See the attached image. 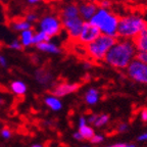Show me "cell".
Here are the masks:
<instances>
[{"label": "cell", "instance_id": "6da1fadb", "mask_svg": "<svg viewBox=\"0 0 147 147\" xmlns=\"http://www.w3.org/2000/svg\"><path fill=\"white\" fill-rule=\"evenodd\" d=\"M136 54L137 49L133 40L117 39L104 57V61L113 69L125 71L136 58Z\"/></svg>", "mask_w": 147, "mask_h": 147}, {"label": "cell", "instance_id": "7a4b0ae2", "mask_svg": "<svg viewBox=\"0 0 147 147\" xmlns=\"http://www.w3.org/2000/svg\"><path fill=\"white\" fill-rule=\"evenodd\" d=\"M145 28H147V22L140 14L132 13L119 18L117 39L134 40Z\"/></svg>", "mask_w": 147, "mask_h": 147}, {"label": "cell", "instance_id": "3957f363", "mask_svg": "<svg viewBox=\"0 0 147 147\" xmlns=\"http://www.w3.org/2000/svg\"><path fill=\"white\" fill-rule=\"evenodd\" d=\"M119 21V16L111 11L110 9H104L98 7L96 13L90 20L89 23L95 26L102 35L117 38Z\"/></svg>", "mask_w": 147, "mask_h": 147}, {"label": "cell", "instance_id": "277c9868", "mask_svg": "<svg viewBox=\"0 0 147 147\" xmlns=\"http://www.w3.org/2000/svg\"><path fill=\"white\" fill-rule=\"evenodd\" d=\"M117 39V38L101 34L96 40L85 46V51L88 56L93 60H96V61L104 60V57L115 43Z\"/></svg>", "mask_w": 147, "mask_h": 147}, {"label": "cell", "instance_id": "5b68a950", "mask_svg": "<svg viewBox=\"0 0 147 147\" xmlns=\"http://www.w3.org/2000/svg\"><path fill=\"white\" fill-rule=\"evenodd\" d=\"M40 31L45 33L49 38L57 36L62 30L61 20L58 16H53V14H48L45 16L40 20L39 23Z\"/></svg>", "mask_w": 147, "mask_h": 147}, {"label": "cell", "instance_id": "8992f818", "mask_svg": "<svg viewBox=\"0 0 147 147\" xmlns=\"http://www.w3.org/2000/svg\"><path fill=\"white\" fill-rule=\"evenodd\" d=\"M126 75L132 81L147 85V65L138 59H134L126 69Z\"/></svg>", "mask_w": 147, "mask_h": 147}, {"label": "cell", "instance_id": "52a82bcc", "mask_svg": "<svg viewBox=\"0 0 147 147\" xmlns=\"http://www.w3.org/2000/svg\"><path fill=\"white\" fill-rule=\"evenodd\" d=\"M100 35V31L95 26L91 25L89 22H84V25H83V28L81 30V33L79 35L77 41L81 45L87 46L88 44L96 40Z\"/></svg>", "mask_w": 147, "mask_h": 147}, {"label": "cell", "instance_id": "ba28073f", "mask_svg": "<svg viewBox=\"0 0 147 147\" xmlns=\"http://www.w3.org/2000/svg\"><path fill=\"white\" fill-rule=\"evenodd\" d=\"M61 24L62 28L67 31V35L71 39L77 40L84 25V21L80 16L74 18H61Z\"/></svg>", "mask_w": 147, "mask_h": 147}, {"label": "cell", "instance_id": "9c48e42d", "mask_svg": "<svg viewBox=\"0 0 147 147\" xmlns=\"http://www.w3.org/2000/svg\"><path fill=\"white\" fill-rule=\"evenodd\" d=\"M79 88H80V84H77V83H60L54 87L51 95L55 97H64L77 92Z\"/></svg>", "mask_w": 147, "mask_h": 147}, {"label": "cell", "instance_id": "30bf717a", "mask_svg": "<svg viewBox=\"0 0 147 147\" xmlns=\"http://www.w3.org/2000/svg\"><path fill=\"white\" fill-rule=\"evenodd\" d=\"M78 6L80 18L84 22H90V20L93 18V16L96 13L97 9H98V5L90 2H83Z\"/></svg>", "mask_w": 147, "mask_h": 147}, {"label": "cell", "instance_id": "8fae6325", "mask_svg": "<svg viewBox=\"0 0 147 147\" xmlns=\"http://www.w3.org/2000/svg\"><path fill=\"white\" fill-rule=\"evenodd\" d=\"M133 41L135 43L137 52L138 51L147 52V28H145Z\"/></svg>", "mask_w": 147, "mask_h": 147}, {"label": "cell", "instance_id": "7c38bea8", "mask_svg": "<svg viewBox=\"0 0 147 147\" xmlns=\"http://www.w3.org/2000/svg\"><path fill=\"white\" fill-rule=\"evenodd\" d=\"M85 102L88 105H95L99 102V99H100V93H99L98 89L96 88H89V89L86 91L85 96Z\"/></svg>", "mask_w": 147, "mask_h": 147}, {"label": "cell", "instance_id": "4fadbf2b", "mask_svg": "<svg viewBox=\"0 0 147 147\" xmlns=\"http://www.w3.org/2000/svg\"><path fill=\"white\" fill-rule=\"evenodd\" d=\"M80 16L79 14V6L75 3L67 4L61 10V18H74Z\"/></svg>", "mask_w": 147, "mask_h": 147}, {"label": "cell", "instance_id": "5bb4252c", "mask_svg": "<svg viewBox=\"0 0 147 147\" xmlns=\"http://www.w3.org/2000/svg\"><path fill=\"white\" fill-rule=\"evenodd\" d=\"M37 48L39 49L40 51H43V52H47L50 53V54H59L60 53V48L57 45L53 42L47 41V42H43V43L38 44Z\"/></svg>", "mask_w": 147, "mask_h": 147}, {"label": "cell", "instance_id": "9a60e30c", "mask_svg": "<svg viewBox=\"0 0 147 147\" xmlns=\"http://www.w3.org/2000/svg\"><path fill=\"white\" fill-rule=\"evenodd\" d=\"M44 102L50 109L54 110V111H58L62 108V103L61 101L59 100V98L53 96V95H49L46 96L44 99Z\"/></svg>", "mask_w": 147, "mask_h": 147}, {"label": "cell", "instance_id": "2e32d148", "mask_svg": "<svg viewBox=\"0 0 147 147\" xmlns=\"http://www.w3.org/2000/svg\"><path fill=\"white\" fill-rule=\"evenodd\" d=\"M33 37H34V31H33L32 29L21 32V35H20V42H21L22 46H24V47H29V46L33 45Z\"/></svg>", "mask_w": 147, "mask_h": 147}, {"label": "cell", "instance_id": "e0dca14e", "mask_svg": "<svg viewBox=\"0 0 147 147\" xmlns=\"http://www.w3.org/2000/svg\"><path fill=\"white\" fill-rule=\"evenodd\" d=\"M10 90L18 96H23L27 92V85L22 81H13L10 84Z\"/></svg>", "mask_w": 147, "mask_h": 147}, {"label": "cell", "instance_id": "ac0fdd59", "mask_svg": "<svg viewBox=\"0 0 147 147\" xmlns=\"http://www.w3.org/2000/svg\"><path fill=\"white\" fill-rule=\"evenodd\" d=\"M79 133L82 135L84 140H90V139L95 135L93 127L89 126V125H86V126L79 128Z\"/></svg>", "mask_w": 147, "mask_h": 147}, {"label": "cell", "instance_id": "d6986e66", "mask_svg": "<svg viewBox=\"0 0 147 147\" xmlns=\"http://www.w3.org/2000/svg\"><path fill=\"white\" fill-rule=\"evenodd\" d=\"M12 28L16 32H24L26 30H30L32 28V24L28 23L26 20H20L12 24Z\"/></svg>", "mask_w": 147, "mask_h": 147}, {"label": "cell", "instance_id": "ffe728a7", "mask_svg": "<svg viewBox=\"0 0 147 147\" xmlns=\"http://www.w3.org/2000/svg\"><path fill=\"white\" fill-rule=\"evenodd\" d=\"M36 79L40 84L46 85L47 83H49L51 80H52V76H51V74L47 73V71H38L36 73Z\"/></svg>", "mask_w": 147, "mask_h": 147}, {"label": "cell", "instance_id": "44dd1931", "mask_svg": "<svg viewBox=\"0 0 147 147\" xmlns=\"http://www.w3.org/2000/svg\"><path fill=\"white\" fill-rule=\"evenodd\" d=\"M50 40L47 35L45 33L41 32V31H38V32L34 33V37H33V44L35 45H38L40 43H43V42H47Z\"/></svg>", "mask_w": 147, "mask_h": 147}, {"label": "cell", "instance_id": "7402d4cb", "mask_svg": "<svg viewBox=\"0 0 147 147\" xmlns=\"http://www.w3.org/2000/svg\"><path fill=\"white\" fill-rule=\"evenodd\" d=\"M109 119L110 117L108 115H105V113L98 115V117H97V119L93 124V126H94V128H102V127H104L105 125H107L109 123Z\"/></svg>", "mask_w": 147, "mask_h": 147}, {"label": "cell", "instance_id": "603a6c76", "mask_svg": "<svg viewBox=\"0 0 147 147\" xmlns=\"http://www.w3.org/2000/svg\"><path fill=\"white\" fill-rule=\"evenodd\" d=\"M104 140V137L102 135H100V134H95L93 137L90 139V142L92 143V144H94V145H98L100 144V143H102Z\"/></svg>", "mask_w": 147, "mask_h": 147}, {"label": "cell", "instance_id": "cb8c5ba5", "mask_svg": "<svg viewBox=\"0 0 147 147\" xmlns=\"http://www.w3.org/2000/svg\"><path fill=\"white\" fill-rule=\"evenodd\" d=\"M97 5H98L99 8L110 9V7L113 5V0H100Z\"/></svg>", "mask_w": 147, "mask_h": 147}, {"label": "cell", "instance_id": "d4e9b609", "mask_svg": "<svg viewBox=\"0 0 147 147\" xmlns=\"http://www.w3.org/2000/svg\"><path fill=\"white\" fill-rule=\"evenodd\" d=\"M136 59H138L139 61L143 62V63L147 65V52L138 51L137 54H136Z\"/></svg>", "mask_w": 147, "mask_h": 147}, {"label": "cell", "instance_id": "484cf974", "mask_svg": "<svg viewBox=\"0 0 147 147\" xmlns=\"http://www.w3.org/2000/svg\"><path fill=\"white\" fill-rule=\"evenodd\" d=\"M9 47L11 49H14V50H20V49H22V44L21 42H20V40H13V41L11 42V43L9 44Z\"/></svg>", "mask_w": 147, "mask_h": 147}, {"label": "cell", "instance_id": "4316f807", "mask_svg": "<svg viewBox=\"0 0 147 147\" xmlns=\"http://www.w3.org/2000/svg\"><path fill=\"white\" fill-rule=\"evenodd\" d=\"M128 124H126V123H121V124H119V126H117V133H125V132L128 131Z\"/></svg>", "mask_w": 147, "mask_h": 147}, {"label": "cell", "instance_id": "83f0119b", "mask_svg": "<svg viewBox=\"0 0 147 147\" xmlns=\"http://www.w3.org/2000/svg\"><path fill=\"white\" fill-rule=\"evenodd\" d=\"M108 147H137L135 144L131 143V144H129V143H124V142H119V143H115V144L110 145Z\"/></svg>", "mask_w": 147, "mask_h": 147}, {"label": "cell", "instance_id": "f1b7e54d", "mask_svg": "<svg viewBox=\"0 0 147 147\" xmlns=\"http://www.w3.org/2000/svg\"><path fill=\"white\" fill-rule=\"evenodd\" d=\"M26 21L28 22V23H34L35 21H37V14L36 13H33V12H31V13H28L27 16H26Z\"/></svg>", "mask_w": 147, "mask_h": 147}, {"label": "cell", "instance_id": "f546056e", "mask_svg": "<svg viewBox=\"0 0 147 147\" xmlns=\"http://www.w3.org/2000/svg\"><path fill=\"white\" fill-rule=\"evenodd\" d=\"M1 136H2L4 139H9V138L11 137V131L7 128L3 129L2 131H1Z\"/></svg>", "mask_w": 147, "mask_h": 147}, {"label": "cell", "instance_id": "4dcf8cb0", "mask_svg": "<svg viewBox=\"0 0 147 147\" xmlns=\"http://www.w3.org/2000/svg\"><path fill=\"white\" fill-rule=\"evenodd\" d=\"M97 117H98V115H97V113H92V115H90L86 119H87V123L93 125L95 123V121L97 119Z\"/></svg>", "mask_w": 147, "mask_h": 147}, {"label": "cell", "instance_id": "1f68e13d", "mask_svg": "<svg viewBox=\"0 0 147 147\" xmlns=\"http://www.w3.org/2000/svg\"><path fill=\"white\" fill-rule=\"evenodd\" d=\"M137 141H139V142H146L147 141V131L144 132L143 134H141V135L138 136Z\"/></svg>", "mask_w": 147, "mask_h": 147}, {"label": "cell", "instance_id": "d6a6232c", "mask_svg": "<svg viewBox=\"0 0 147 147\" xmlns=\"http://www.w3.org/2000/svg\"><path fill=\"white\" fill-rule=\"evenodd\" d=\"M86 125H87V119H86V117H81L80 119H79V128L86 126Z\"/></svg>", "mask_w": 147, "mask_h": 147}, {"label": "cell", "instance_id": "836d02e7", "mask_svg": "<svg viewBox=\"0 0 147 147\" xmlns=\"http://www.w3.org/2000/svg\"><path fill=\"white\" fill-rule=\"evenodd\" d=\"M0 65L3 67H5L7 65V60L6 58H5L4 55H1L0 54Z\"/></svg>", "mask_w": 147, "mask_h": 147}, {"label": "cell", "instance_id": "e575fe53", "mask_svg": "<svg viewBox=\"0 0 147 147\" xmlns=\"http://www.w3.org/2000/svg\"><path fill=\"white\" fill-rule=\"evenodd\" d=\"M140 117H141V119H142V122H144V123L147 122V109H143L142 111H141Z\"/></svg>", "mask_w": 147, "mask_h": 147}, {"label": "cell", "instance_id": "d590c367", "mask_svg": "<svg viewBox=\"0 0 147 147\" xmlns=\"http://www.w3.org/2000/svg\"><path fill=\"white\" fill-rule=\"evenodd\" d=\"M73 137H74V139H76V140H78V141H83V140H84V139H83V137H82V135L79 133V131H77L76 133H74Z\"/></svg>", "mask_w": 147, "mask_h": 147}, {"label": "cell", "instance_id": "8d00e7d4", "mask_svg": "<svg viewBox=\"0 0 147 147\" xmlns=\"http://www.w3.org/2000/svg\"><path fill=\"white\" fill-rule=\"evenodd\" d=\"M100 0H84V2H90V3H95V4H98V2Z\"/></svg>", "mask_w": 147, "mask_h": 147}, {"label": "cell", "instance_id": "74e56055", "mask_svg": "<svg viewBox=\"0 0 147 147\" xmlns=\"http://www.w3.org/2000/svg\"><path fill=\"white\" fill-rule=\"evenodd\" d=\"M28 2L31 3V4H35V3H38V2H41L43 0H27Z\"/></svg>", "mask_w": 147, "mask_h": 147}, {"label": "cell", "instance_id": "f35d334b", "mask_svg": "<svg viewBox=\"0 0 147 147\" xmlns=\"http://www.w3.org/2000/svg\"><path fill=\"white\" fill-rule=\"evenodd\" d=\"M32 147H43V146L40 144H34V145H32Z\"/></svg>", "mask_w": 147, "mask_h": 147}, {"label": "cell", "instance_id": "ab89813d", "mask_svg": "<svg viewBox=\"0 0 147 147\" xmlns=\"http://www.w3.org/2000/svg\"><path fill=\"white\" fill-rule=\"evenodd\" d=\"M3 103H4V100L2 98H0V105H2Z\"/></svg>", "mask_w": 147, "mask_h": 147}, {"label": "cell", "instance_id": "60d3db41", "mask_svg": "<svg viewBox=\"0 0 147 147\" xmlns=\"http://www.w3.org/2000/svg\"><path fill=\"white\" fill-rule=\"evenodd\" d=\"M115 1H119V2H125V1H128V0H115Z\"/></svg>", "mask_w": 147, "mask_h": 147}, {"label": "cell", "instance_id": "b9f144b4", "mask_svg": "<svg viewBox=\"0 0 147 147\" xmlns=\"http://www.w3.org/2000/svg\"><path fill=\"white\" fill-rule=\"evenodd\" d=\"M83 147H90V146H83Z\"/></svg>", "mask_w": 147, "mask_h": 147}]
</instances>
